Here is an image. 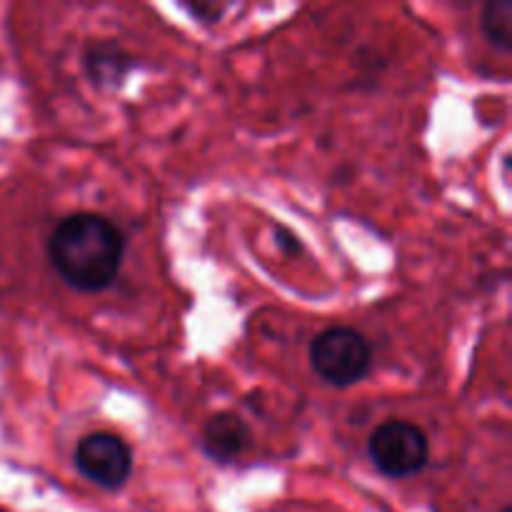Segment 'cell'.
Listing matches in <instances>:
<instances>
[{
	"instance_id": "1",
	"label": "cell",
	"mask_w": 512,
	"mask_h": 512,
	"mask_svg": "<svg viewBox=\"0 0 512 512\" xmlns=\"http://www.w3.org/2000/svg\"><path fill=\"white\" fill-rule=\"evenodd\" d=\"M125 240L118 225L95 213H75L60 220L48 238L50 265L80 293L110 288L123 263Z\"/></svg>"
},
{
	"instance_id": "2",
	"label": "cell",
	"mask_w": 512,
	"mask_h": 512,
	"mask_svg": "<svg viewBox=\"0 0 512 512\" xmlns=\"http://www.w3.org/2000/svg\"><path fill=\"white\" fill-rule=\"evenodd\" d=\"M310 365L325 383L348 388L370 373L373 348L358 330L328 328L310 343Z\"/></svg>"
},
{
	"instance_id": "3",
	"label": "cell",
	"mask_w": 512,
	"mask_h": 512,
	"mask_svg": "<svg viewBox=\"0 0 512 512\" xmlns=\"http://www.w3.org/2000/svg\"><path fill=\"white\" fill-rule=\"evenodd\" d=\"M368 453L375 468L388 478H410L428 465V435L413 423L390 420L373 430L368 440Z\"/></svg>"
},
{
	"instance_id": "4",
	"label": "cell",
	"mask_w": 512,
	"mask_h": 512,
	"mask_svg": "<svg viewBox=\"0 0 512 512\" xmlns=\"http://www.w3.org/2000/svg\"><path fill=\"white\" fill-rule=\"evenodd\" d=\"M75 465L80 473L105 490L123 488L133 470L130 448L113 433L85 435L75 448Z\"/></svg>"
},
{
	"instance_id": "5",
	"label": "cell",
	"mask_w": 512,
	"mask_h": 512,
	"mask_svg": "<svg viewBox=\"0 0 512 512\" xmlns=\"http://www.w3.org/2000/svg\"><path fill=\"white\" fill-rule=\"evenodd\" d=\"M250 428L235 413H215L203 428V450L220 465L233 463L248 450Z\"/></svg>"
},
{
	"instance_id": "6",
	"label": "cell",
	"mask_w": 512,
	"mask_h": 512,
	"mask_svg": "<svg viewBox=\"0 0 512 512\" xmlns=\"http://www.w3.org/2000/svg\"><path fill=\"white\" fill-rule=\"evenodd\" d=\"M130 58L115 45H95L85 55V68L95 83H118L130 70Z\"/></svg>"
},
{
	"instance_id": "7",
	"label": "cell",
	"mask_w": 512,
	"mask_h": 512,
	"mask_svg": "<svg viewBox=\"0 0 512 512\" xmlns=\"http://www.w3.org/2000/svg\"><path fill=\"white\" fill-rule=\"evenodd\" d=\"M483 33L495 48H512V0H493L483 10Z\"/></svg>"
},
{
	"instance_id": "8",
	"label": "cell",
	"mask_w": 512,
	"mask_h": 512,
	"mask_svg": "<svg viewBox=\"0 0 512 512\" xmlns=\"http://www.w3.org/2000/svg\"><path fill=\"white\" fill-rule=\"evenodd\" d=\"M503 512H510V508H505V510H503Z\"/></svg>"
}]
</instances>
